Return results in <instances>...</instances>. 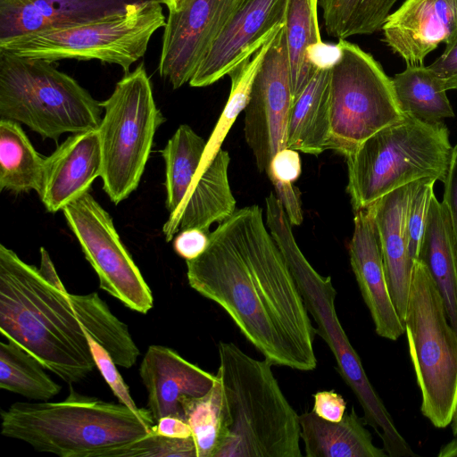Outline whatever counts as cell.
<instances>
[{
    "label": "cell",
    "instance_id": "cell-14",
    "mask_svg": "<svg viewBox=\"0 0 457 457\" xmlns=\"http://www.w3.org/2000/svg\"><path fill=\"white\" fill-rule=\"evenodd\" d=\"M244 0H187L169 12L159 73L174 89L189 82L213 40Z\"/></svg>",
    "mask_w": 457,
    "mask_h": 457
},
{
    "label": "cell",
    "instance_id": "cell-45",
    "mask_svg": "<svg viewBox=\"0 0 457 457\" xmlns=\"http://www.w3.org/2000/svg\"><path fill=\"white\" fill-rule=\"evenodd\" d=\"M38 269L44 278L52 285L61 290H66L55 270L49 253L44 247L40 248V267Z\"/></svg>",
    "mask_w": 457,
    "mask_h": 457
},
{
    "label": "cell",
    "instance_id": "cell-36",
    "mask_svg": "<svg viewBox=\"0 0 457 457\" xmlns=\"http://www.w3.org/2000/svg\"><path fill=\"white\" fill-rule=\"evenodd\" d=\"M435 179L426 178L414 182L407 213L409 252L415 262L419 259L428 211L434 196Z\"/></svg>",
    "mask_w": 457,
    "mask_h": 457
},
{
    "label": "cell",
    "instance_id": "cell-41",
    "mask_svg": "<svg viewBox=\"0 0 457 457\" xmlns=\"http://www.w3.org/2000/svg\"><path fill=\"white\" fill-rule=\"evenodd\" d=\"M442 204L448 214L457 245V143L453 146L447 173L444 180Z\"/></svg>",
    "mask_w": 457,
    "mask_h": 457
},
{
    "label": "cell",
    "instance_id": "cell-10",
    "mask_svg": "<svg viewBox=\"0 0 457 457\" xmlns=\"http://www.w3.org/2000/svg\"><path fill=\"white\" fill-rule=\"evenodd\" d=\"M98 128L103 187L118 204L135 191L150 156L154 137L165 120L154 101L144 63L125 73L101 102Z\"/></svg>",
    "mask_w": 457,
    "mask_h": 457
},
{
    "label": "cell",
    "instance_id": "cell-6",
    "mask_svg": "<svg viewBox=\"0 0 457 457\" xmlns=\"http://www.w3.org/2000/svg\"><path fill=\"white\" fill-rule=\"evenodd\" d=\"M452 150L445 122L429 124L404 114L381 129L345 156L354 212L420 179L444 182Z\"/></svg>",
    "mask_w": 457,
    "mask_h": 457
},
{
    "label": "cell",
    "instance_id": "cell-29",
    "mask_svg": "<svg viewBox=\"0 0 457 457\" xmlns=\"http://www.w3.org/2000/svg\"><path fill=\"white\" fill-rule=\"evenodd\" d=\"M318 5L319 0H289L288 3L286 37L294 99L314 73L312 54L323 44Z\"/></svg>",
    "mask_w": 457,
    "mask_h": 457
},
{
    "label": "cell",
    "instance_id": "cell-38",
    "mask_svg": "<svg viewBox=\"0 0 457 457\" xmlns=\"http://www.w3.org/2000/svg\"><path fill=\"white\" fill-rule=\"evenodd\" d=\"M301 171V159L298 151L286 147L275 154L265 172L271 181L293 183L297 180Z\"/></svg>",
    "mask_w": 457,
    "mask_h": 457
},
{
    "label": "cell",
    "instance_id": "cell-19",
    "mask_svg": "<svg viewBox=\"0 0 457 457\" xmlns=\"http://www.w3.org/2000/svg\"><path fill=\"white\" fill-rule=\"evenodd\" d=\"M148 2L168 4V0H0V41L87 23Z\"/></svg>",
    "mask_w": 457,
    "mask_h": 457
},
{
    "label": "cell",
    "instance_id": "cell-30",
    "mask_svg": "<svg viewBox=\"0 0 457 457\" xmlns=\"http://www.w3.org/2000/svg\"><path fill=\"white\" fill-rule=\"evenodd\" d=\"M396 100L404 114L429 124L453 118L454 112L444 90L428 66L407 65L392 78Z\"/></svg>",
    "mask_w": 457,
    "mask_h": 457
},
{
    "label": "cell",
    "instance_id": "cell-42",
    "mask_svg": "<svg viewBox=\"0 0 457 457\" xmlns=\"http://www.w3.org/2000/svg\"><path fill=\"white\" fill-rule=\"evenodd\" d=\"M275 195L283 207L285 213L292 226H299L303 220L300 192L291 182L279 180L271 181Z\"/></svg>",
    "mask_w": 457,
    "mask_h": 457
},
{
    "label": "cell",
    "instance_id": "cell-4",
    "mask_svg": "<svg viewBox=\"0 0 457 457\" xmlns=\"http://www.w3.org/2000/svg\"><path fill=\"white\" fill-rule=\"evenodd\" d=\"M227 436L216 457H302L300 415L275 378L272 364L230 342L218 345Z\"/></svg>",
    "mask_w": 457,
    "mask_h": 457
},
{
    "label": "cell",
    "instance_id": "cell-44",
    "mask_svg": "<svg viewBox=\"0 0 457 457\" xmlns=\"http://www.w3.org/2000/svg\"><path fill=\"white\" fill-rule=\"evenodd\" d=\"M154 433L171 438H187L192 436L189 424L183 419L168 415L155 422Z\"/></svg>",
    "mask_w": 457,
    "mask_h": 457
},
{
    "label": "cell",
    "instance_id": "cell-37",
    "mask_svg": "<svg viewBox=\"0 0 457 457\" xmlns=\"http://www.w3.org/2000/svg\"><path fill=\"white\" fill-rule=\"evenodd\" d=\"M85 333L96 366L113 395L119 400V403L128 406L133 411H137L139 408H137L132 399L129 388L117 370V364L114 362L110 353L97 343L87 331L85 330Z\"/></svg>",
    "mask_w": 457,
    "mask_h": 457
},
{
    "label": "cell",
    "instance_id": "cell-1",
    "mask_svg": "<svg viewBox=\"0 0 457 457\" xmlns=\"http://www.w3.org/2000/svg\"><path fill=\"white\" fill-rule=\"evenodd\" d=\"M186 264L189 286L220 306L272 365L316 369V328L258 205L236 210Z\"/></svg>",
    "mask_w": 457,
    "mask_h": 457
},
{
    "label": "cell",
    "instance_id": "cell-24",
    "mask_svg": "<svg viewBox=\"0 0 457 457\" xmlns=\"http://www.w3.org/2000/svg\"><path fill=\"white\" fill-rule=\"evenodd\" d=\"M300 436L307 457H386L372 442L365 421L353 407L339 421H328L312 411L300 415Z\"/></svg>",
    "mask_w": 457,
    "mask_h": 457
},
{
    "label": "cell",
    "instance_id": "cell-34",
    "mask_svg": "<svg viewBox=\"0 0 457 457\" xmlns=\"http://www.w3.org/2000/svg\"><path fill=\"white\" fill-rule=\"evenodd\" d=\"M276 34L266 41L250 58L245 60L228 74L231 80L228 99L207 141L204 154L195 176L209 165L221 149L220 146L236 119L242 111H245L250 98L254 79Z\"/></svg>",
    "mask_w": 457,
    "mask_h": 457
},
{
    "label": "cell",
    "instance_id": "cell-21",
    "mask_svg": "<svg viewBox=\"0 0 457 457\" xmlns=\"http://www.w3.org/2000/svg\"><path fill=\"white\" fill-rule=\"evenodd\" d=\"M414 182L370 205L378 231L388 291L404 325L414 262L409 252L407 213Z\"/></svg>",
    "mask_w": 457,
    "mask_h": 457
},
{
    "label": "cell",
    "instance_id": "cell-32",
    "mask_svg": "<svg viewBox=\"0 0 457 457\" xmlns=\"http://www.w3.org/2000/svg\"><path fill=\"white\" fill-rule=\"evenodd\" d=\"M397 0H319L329 37L346 39L382 29Z\"/></svg>",
    "mask_w": 457,
    "mask_h": 457
},
{
    "label": "cell",
    "instance_id": "cell-43",
    "mask_svg": "<svg viewBox=\"0 0 457 457\" xmlns=\"http://www.w3.org/2000/svg\"><path fill=\"white\" fill-rule=\"evenodd\" d=\"M312 411L328 421H339L345 414L346 402L335 390L318 391L313 395Z\"/></svg>",
    "mask_w": 457,
    "mask_h": 457
},
{
    "label": "cell",
    "instance_id": "cell-20",
    "mask_svg": "<svg viewBox=\"0 0 457 457\" xmlns=\"http://www.w3.org/2000/svg\"><path fill=\"white\" fill-rule=\"evenodd\" d=\"M101 174L98 130L72 134L46 157L38 195L46 211L55 213L87 193Z\"/></svg>",
    "mask_w": 457,
    "mask_h": 457
},
{
    "label": "cell",
    "instance_id": "cell-35",
    "mask_svg": "<svg viewBox=\"0 0 457 457\" xmlns=\"http://www.w3.org/2000/svg\"><path fill=\"white\" fill-rule=\"evenodd\" d=\"M110 457H196V448L193 436L171 438L153 432L116 449Z\"/></svg>",
    "mask_w": 457,
    "mask_h": 457
},
{
    "label": "cell",
    "instance_id": "cell-5",
    "mask_svg": "<svg viewBox=\"0 0 457 457\" xmlns=\"http://www.w3.org/2000/svg\"><path fill=\"white\" fill-rule=\"evenodd\" d=\"M265 203L270 233L295 278L308 312L317 324V334L329 347L340 376L361 406L365 423L381 438L388 456L414 455L370 382L361 358L339 321L335 306L337 291L331 277L320 275L305 258L295 239L292 225L272 192L265 198Z\"/></svg>",
    "mask_w": 457,
    "mask_h": 457
},
{
    "label": "cell",
    "instance_id": "cell-13",
    "mask_svg": "<svg viewBox=\"0 0 457 457\" xmlns=\"http://www.w3.org/2000/svg\"><path fill=\"white\" fill-rule=\"evenodd\" d=\"M293 102L285 23L265 54L245 109V137L260 171H266L275 154L287 147Z\"/></svg>",
    "mask_w": 457,
    "mask_h": 457
},
{
    "label": "cell",
    "instance_id": "cell-8",
    "mask_svg": "<svg viewBox=\"0 0 457 457\" xmlns=\"http://www.w3.org/2000/svg\"><path fill=\"white\" fill-rule=\"evenodd\" d=\"M422 414L436 428L452 420L457 398V333L443 298L420 260L414 262L404 319Z\"/></svg>",
    "mask_w": 457,
    "mask_h": 457
},
{
    "label": "cell",
    "instance_id": "cell-9",
    "mask_svg": "<svg viewBox=\"0 0 457 457\" xmlns=\"http://www.w3.org/2000/svg\"><path fill=\"white\" fill-rule=\"evenodd\" d=\"M165 23L162 4H136L123 12L87 23L1 40L0 49L51 62L97 60L119 65L128 73L145 54L152 36Z\"/></svg>",
    "mask_w": 457,
    "mask_h": 457
},
{
    "label": "cell",
    "instance_id": "cell-46",
    "mask_svg": "<svg viewBox=\"0 0 457 457\" xmlns=\"http://www.w3.org/2000/svg\"><path fill=\"white\" fill-rule=\"evenodd\" d=\"M438 457H457V436L443 445L437 454Z\"/></svg>",
    "mask_w": 457,
    "mask_h": 457
},
{
    "label": "cell",
    "instance_id": "cell-2",
    "mask_svg": "<svg viewBox=\"0 0 457 457\" xmlns=\"http://www.w3.org/2000/svg\"><path fill=\"white\" fill-rule=\"evenodd\" d=\"M0 331L68 384L96 367L67 290L0 245Z\"/></svg>",
    "mask_w": 457,
    "mask_h": 457
},
{
    "label": "cell",
    "instance_id": "cell-22",
    "mask_svg": "<svg viewBox=\"0 0 457 457\" xmlns=\"http://www.w3.org/2000/svg\"><path fill=\"white\" fill-rule=\"evenodd\" d=\"M230 156L220 149L209 165L192 182L184 205L174 225V235L197 228L210 233L212 223L219 224L236 211L228 170Z\"/></svg>",
    "mask_w": 457,
    "mask_h": 457
},
{
    "label": "cell",
    "instance_id": "cell-12",
    "mask_svg": "<svg viewBox=\"0 0 457 457\" xmlns=\"http://www.w3.org/2000/svg\"><path fill=\"white\" fill-rule=\"evenodd\" d=\"M62 212L98 277L100 288L126 307L147 313L154 305L152 291L107 211L87 192L66 205Z\"/></svg>",
    "mask_w": 457,
    "mask_h": 457
},
{
    "label": "cell",
    "instance_id": "cell-40",
    "mask_svg": "<svg viewBox=\"0 0 457 457\" xmlns=\"http://www.w3.org/2000/svg\"><path fill=\"white\" fill-rule=\"evenodd\" d=\"M210 233L197 228L180 230L173 238V248L186 261L195 259L206 249Z\"/></svg>",
    "mask_w": 457,
    "mask_h": 457
},
{
    "label": "cell",
    "instance_id": "cell-27",
    "mask_svg": "<svg viewBox=\"0 0 457 457\" xmlns=\"http://www.w3.org/2000/svg\"><path fill=\"white\" fill-rule=\"evenodd\" d=\"M46 157L34 148L16 121L0 120V189L13 193H39Z\"/></svg>",
    "mask_w": 457,
    "mask_h": 457
},
{
    "label": "cell",
    "instance_id": "cell-33",
    "mask_svg": "<svg viewBox=\"0 0 457 457\" xmlns=\"http://www.w3.org/2000/svg\"><path fill=\"white\" fill-rule=\"evenodd\" d=\"M182 409L192 429L196 457H216L227 436L226 409L218 377L207 394L183 400Z\"/></svg>",
    "mask_w": 457,
    "mask_h": 457
},
{
    "label": "cell",
    "instance_id": "cell-23",
    "mask_svg": "<svg viewBox=\"0 0 457 457\" xmlns=\"http://www.w3.org/2000/svg\"><path fill=\"white\" fill-rule=\"evenodd\" d=\"M331 67H318L294 99L287 129V147L319 155L330 149Z\"/></svg>",
    "mask_w": 457,
    "mask_h": 457
},
{
    "label": "cell",
    "instance_id": "cell-28",
    "mask_svg": "<svg viewBox=\"0 0 457 457\" xmlns=\"http://www.w3.org/2000/svg\"><path fill=\"white\" fill-rule=\"evenodd\" d=\"M69 297L83 328L110 353L118 366L131 368L140 352L128 326L111 312L96 292L69 293Z\"/></svg>",
    "mask_w": 457,
    "mask_h": 457
},
{
    "label": "cell",
    "instance_id": "cell-7",
    "mask_svg": "<svg viewBox=\"0 0 457 457\" xmlns=\"http://www.w3.org/2000/svg\"><path fill=\"white\" fill-rule=\"evenodd\" d=\"M53 62L0 49V116L44 139L98 129L104 109L87 89Z\"/></svg>",
    "mask_w": 457,
    "mask_h": 457
},
{
    "label": "cell",
    "instance_id": "cell-18",
    "mask_svg": "<svg viewBox=\"0 0 457 457\" xmlns=\"http://www.w3.org/2000/svg\"><path fill=\"white\" fill-rule=\"evenodd\" d=\"M147 392V408L156 422L172 415L184 420L182 402L207 394L217 377L166 346L150 345L139 368Z\"/></svg>",
    "mask_w": 457,
    "mask_h": 457
},
{
    "label": "cell",
    "instance_id": "cell-16",
    "mask_svg": "<svg viewBox=\"0 0 457 457\" xmlns=\"http://www.w3.org/2000/svg\"><path fill=\"white\" fill-rule=\"evenodd\" d=\"M381 29L384 42L407 65H422L439 44L457 39V0H406Z\"/></svg>",
    "mask_w": 457,
    "mask_h": 457
},
{
    "label": "cell",
    "instance_id": "cell-15",
    "mask_svg": "<svg viewBox=\"0 0 457 457\" xmlns=\"http://www.w3.org/2000/svg\"><path fill=\"white\" fill-rule=\"evenodd\" d=\"M289 0H244L220 29L189 85L210 86L250 58L286 23Z\"/></svg>",
    "mask_w": 457,
    "mask_h": 457
},
{
    "label": "cell",
    "instance_id": "cell-17",
    "mask_svg": "<svg viewBox=\"0 0 457 457\" xmlns=\"http://www.w3.org/2000/svg\"><path fill=\"white\" fill-rule=\"evenodd\" d=\"M354 213L353 234L348 246L351 267L376 333L396 340L405 328L388 291L376 221L370 207Z\"/></svg>",
    "mask_w": 457,
    "mask_h": 457
},
{
    "label": "cell",
    "instance_id": "cell-39",
    "mask_svg": "<svg viewBox=\"0 0 457 457\" xmlns=\"http://www.w3.org/2000/svg\"><path fill=\"white\" fill-rule=\"evenodd\" d=\"M428 68L444 90H457V39Z\"/></svg>",
    "mask_w": 457,
    "mask_h": 457
},
{
    "label": "cell",
    "instance_id": "cell-31",
    "mask_svg": "<svg viewBox=\"0 0 457 457\" xmlns=\"http://www.w3.org/2000/svg\"><path fill=\"white\" fill-rule=\"evenodd\" d=\"M0 343V387L31 400L46 402L62 386L45 371L43 364L15 342Z\"/></svg>",
    "mask_w": 457,
    "mask_h": 457
},
{
    "label": "cell",
    "instance_id": "cell-26",
    "mask_svg": "<svg viewBox=\"0 0 457 457\" xmlns=\"http://www.w3.org/2000/svg\"><path fill=\"white\" fill-rule=\"evenodd\" d=\"M206 144L207 141L190 126L182 124L162 150L165 162L166 208L169 211L162 233L167 242L175 237V222L198 171Z\"/></svg>",
    "mask_w": 457,
    "mask_h": 457
},
{
    "label": "cell",
    "instance_id": "cell-25",
    "mask_svg": "<svg viewBox=\"0 0 457 457\" xmlns=\"http://www.w3.org/2000/svg\"><path fill=\"white\" fill-rule=\"evenodd\" d=\"M419 260L430 272L443 298L446 317L457 333V245L446 210L435 195Z\"/></svg>",
    "mask_w": 457,
    "mask_h": 457
},
{
    "label": "cell",
    "instance_id": "cell-3",
    "mask_svg": "<svg viewBox=\"0 0 457 457\" xmlns=\"http://www.w3.org/2000/svg\"><path fill=\"white\" fill-rule=\"evenodd\" d=\"M1 434L60 457H110L154 432L148 408L133 411L70 387L59 402L15 403L1 412Z\"/></svg>",
    "mask_w": 457,
    "mask_h": 457
},
{
    "label": "cell",
    "instance_id": "cell-11",
    "mask_svg": "<svg viewBox=\"0 0 457 457\" xmlns=\"http://www.w3.org/2000/svg\"><path fill=\"white\" fill-rule=\"evenodd\" d=\"M330 70V149L344 156L404 117L392 79L369 53L346 39Z\"/></svg>",
    "mask_w": 457,
    "mask_h": 457
},
{
    "label": "cell",
    "instance_id": "cell-48",
    "mask_svg": "<svg viewBox=\"0 0 457 457\" xmlns=\"http://www.w3.org/2000/svg\"><path fill=\"white\" fill-rule=\"evenodd\" d=\"M451 424H452L453 433L454 436H457V398H456V402H455V405H454V409H453V416H452Z\"/></svg>",
    "mask_w": 457,
    "mask_h": 457
},
{
    "label": "cell",
    "instance_id": "cell-47",
    "mask_svg": "<svg viewBox=\"0 0 457 457\" xmlns=\"http://www.w3.org/2000/svg\"><path fill=\"white\" fill-rule=\"evenodd\" d=\"M187 0H168L167 8L169 12L178 11L182 8Z\"/></svg>",
    "mask_w": 457,
    "mask_h": 457
}]
</instances>
